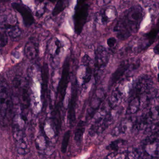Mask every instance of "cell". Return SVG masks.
<instances>
[{
  "label": "cell",
  "instance_id": "cell-9",
  "mask_svg": "<svg viewBox=\"0 0 159 159\" xmlns=\"http://www.w3.org/2000/svg\"><path fill=\"white\" fill-rule=\"evenodd\" d=\"M94 68L97 72L102 71L107 66L109 61V53L103 46L98 47L94 52Z\"/></svg>",
  "mask_w": 159,
  "mask_h": 159
},
{
  "label": "cell",
  "instance_id": "cell-22",
  "mask_svg": "<svg viewBox=\"0 0 159 159\" xmlns=\"http://www.w3.org/2000/svg\"><path fill=\"white\" fill-rule=\"evenodd\" d=\"M125 143H126V141L121 140V139L116 140V141L111 142L107 148V149L111 150L113 152L118 151L121 147L124 145Z\"/></svg>",
  "mask_w": 159,
  "mask_h": 159
},
{
  "label": "cell",
  "instance_id": "cell-4",
  "mask_svg": "<svg viewBox=\"0 0 159 159\" xmlns=\"http://www.w3.org/2000/svg\"><path fill=\"white\" fill-rule=\"evenodd\" d=\"M159 120V105L152 107L137 118L134 123L133 129L141 130Z\"/></svg>",
  "mask_w": 159,
  "mask_h": 159
},
{
  "label": "cell",
  "instance_id": "cell-12",
  "mask_svg": "<svg viewBox=\"0 0 159 159\" xmlns=\"http://www.w3.org/2000/svg\"><path fill=\"white\" fill-rule=\"evenodd\" d=\"M130 63L129 61H123L119 66L113 74L109 81L108 88L111 89L120 79L124 75L130 67Z\"/></svg>",
  "mask_w": 159,
  "mask_h": 159
},
{
  "label": "cell",
  "instance_id": "cell-24",
  "mask_svg": "<svg viewBox=\"0 0 159 159\" xmlns=\"http://www.w3.org/2000/svg\"><path fill=\"white\" fill-rule=\"evenodd\" d=\"M70 135L71 131L70 130L67 131L63 135L61 146V151L63 154L67 151Z\"/></svg>",
  "mask_w": 159,
  "mask_h": 159
},
{
  "label": "cell",
  "instance_id": "cell-1",
  "mask_svg": "<svg viewBox=\"0 0 159 159\" xmlns=\"http://www.w3.org/2000/svg\"><path fill=\"white\" fill-rule=\"evenodd\" d=\"M143 16V10L140 6L133 7L125 11L114 28L118 38L126 40L138 32Z\"/></svg>",
  "mask_w": 159,
  "mask_h": 159
},
{
  "label": "cell",
  "instance_id": "cell-27",
  "mask_svg": "<svg viewBox=\"0 0 159 159\" xmlns=\"http://www.w3.org/2000/svg\"><path fill=\"white\" fill-rule=\"evenodd\" d=\"M159 129V120H158L157 122L154 124H152L151 126H150L149 128H148L146 129V132H153Z\"/></svg>",
  "mask_w": 159,
  "mask_h": 159
},
{
  "label": "cell",
  "instance_id": "cell-28",
  "mask_svg": "<svg viewBox=\"0 0 159 159\" xmlns=\"http://www.w3.org/2000/svg\"><path fill=\"white\" fill-rule=\"evenodd\" d=\"M116 39L114 37H110L108 38L107 40V44L108 47L110 48H113L115 46L116 43Z\"/></svg>",
  "mask_w": 159,
  "mask_h": 159
},
{
  "label": "cell",
  "instance_id": "cell-2",
  "mask_svg": "<svg viewBox=\"0 0 159 159\" xmlns=\"http://www.w3.org/2000/svg\"><path fill=\"white\" fill-rule=\"evenodd\" d=\"M12 100L7 84L0 82V123L6 125L9 120L12 111Z\"/></svg>",
  "mask_w": 159,
  "mask_h": 159
},
{
  "label": "cell",
  "instance_id": "cell-8",
  "mask_svg": "<svg viewBox=\"0 0 159 159\" xmlns=\"http://www.w3.org/2000/svg\"><path fill=\"white\" fill-rule=\"evenodd\" d=\"M113 118L111 114H107L105 116L97 118L91 126L89 130V134L93 136L100 134L104 131L112 123Z\"/></svg>",
  "mask_w": 159,
  "mask_h": 159
},
{
  "label": "cell",
  "instance_id": "cell-6",
  "mask_svg": "<svg viewBox=\"0 0 159 159\" xmlns=\"http://www.w3.org/2000/svg\"><path fill=\"white\" fill-rule=\"evenodd\" d=\"M78 98V85L75 77L72 82L71 94L68 105V120L69 125L73 127L76 120V108Z\"/></svg>",
  "mask_w": 159,
  "mask_h": 159
},
{
  "label": "cell",
  "instance_id": "cell-31",
  "mask_svg": "<svg viewBox=\"0 0 159 159\" xmlns=\"http://www.w3.org/2000/svg\"><path fill=\"white\" fill-rule=\"evenodd\" d=\"M10 0H0V3H6L10 2Z\"/></svg>",
  "mask_w": 159,
  "mask_h": 159
},
{
  "label": "cell",
  "instance_id": "cell-5",
  "mask_svg": "<svg viewBox=\"0 0 159 159\" xmlns=\"http://www.w3.org/2000/svg\"><path fill=\"white\" fill-rule=\"evenodd\" d=\"M70 66V57H67L63 63L61 78L59 82L57 87V95L59 98L58 102L60 103L61 105L63 103L64 98L66 95V90L69 84Z\"/></svg>",
  "mask_w": 159,
  "mask_h": 159
},
{
  "label": "cell",
  "instance_id": "cell-15",
  "mask_svg": "<svg viewBox=\"0 0 159 159\" xmlns=\"http://www.w3.org/2000/svg\"><path fill=\"white\" fill-rule=\"evenodd\" d=\"M19 102L22 109H27L29 108L30 103V93L29 89L26 87L22 88L20 92Z\"/></svg>",
  "mask_w": 159,
  "mask_h": 159
},
{
  "label": "cell",
  "instance_id": "cell-17",
  "mask_svg": "<svg viewBox=\"0 0 159 159\" xmlns=\"http://www.w3.org/2000/svg\"><path fill=\"white\" fill-rule=\"evenodd\" d=\"M17 152L20 156H24L30 151L29 144L26 137H23L19 141L16 142Z\"/></svg>",
  "mask_w": 159,
  "mask_h": 159
},
{
  "label": "cell",
  "instance_id": "cell-7",
  "mask_svg": "<svg viewBox=\"0 0 159 159\" xmlns=\"http://www.w3.org/2000/svg\"><path fill=\"white\" fill-rule=\"evenodd\" d=\"M89 9V5L85 4L75 10V13L74 16L75 31V33L78 35L81 33L83 27L87 21Z\"/></svg>",
  "mask_w": 159,
  "mask_h": 159
},
{
  "label": "cell",
  "instance_id": "cell-25",
  "mask_svg": "<svg viewBox=\"0 0 159 159\" xmlns=\"http://www.w3.org/2000/svg\"><path fill=\"white\" fill-rule=\"evenodd\" d=\"M127 150H128V159H138L140 157L139 152L135 148H128Z\"/></svg>",
  "mask_w": 159,
  "mask_h": 159
},
{
  "label": "cell",
  "instance_id": "cell-34",
  "mask_svg": "<svg viewBox=\"0 0 159 159\" xmlns=\"http://www.w3.org/2000/svg\"><path fill=\"white\" fill-rule=\"evenodd\" d=\"M38 1H39V2H43V0H38Z\"/></svg>",
  "mask_w": 159,
  "mask_h": 159
},
{
  "label": "cell",
  "instance_id": "cell-11",
  "mask_svg": "<svg viewBox=\"0 0 159 159\" xmlns=\"http://www.w3.org/2000/svg\"><path fill=\"white\" fill-rule=\"evenodd\" d=\"M13 8L16 10L22 16L23 22L27 27L31 26L34 22V18L31 12L25 6L18 3H12Z\"/></svg>",
  "mask_w": 159,
  "mask_h": 159
},
{
  "label": "cell",
  "instance_id": "cell-21",
  "mask_svg": "<svg viewBox=\"0 0 159 159\" xmlns=\"http://www.w3.org/2000/svg\"><path fill=\"white\" fill-rule=\"evenodd\" d=\"M68 3L67 0H58L52 11L53 16H57L62 12L67 7Z\"/></svg>",
  "mask_w": 159,
  "mask_h": 159
},
{
  "label": "cell",
  "instance_id": "cell-20",
  "mask_svg": "<svg viewBox=\"0 0 159 159\" xmlns=\"http://www.w3.org/2000/svg\"><path fill=\"white\" fill-rule=\"evenodd\" d=\"M106 159H128V150L115 151L108 154Z\"/></svg>",
  "mask_w": 159,
  "mask_h": 159
},
{
  "label": "cell",
  "instance_id": "cell-33",
  "mask_svg": "<svg viewBox=\"0 0 159 159\" xmlns=\"http://www.w3.org/2000/svg\"><path fill=\"white\" fill-rule=\"evenodd\" d=\"M48 1L51 2L53 3H54L56 2V0H48Z\"/></svg>",
  "mask_w": 159,
  "mask_h": 159
},
{
  "label": "cell",
  "instance_id": "cell-30",
  "mask_svg": "<svg viewBox=\"0 0 159 159\" xmlns=\"http://www.w3.org/2000/svg\"><path fill=\"white\" fill-rule=\"evenodd\" d=\"M154 52L157 55H159V42L154 48Z\"/></svg>",
  "mask_w": 159,
  "mask_h": 159
},
{
  "label": "cell",
  "instance_id": "cell-14",
  "mask_svg": "<svg viewBox=\"0 0 159 159\" xmlns=\"http://www.w3.org/2000/svg\"><path fill=\"white\" fill-rule=\"evenodd\" d=\"M134 121L129 120H125L121 121L113 130L111 134L113 136H117L121 134H125L130 130L133 129Z\"/></svg>",
  "mask_w": 159,
  "mask_h": 159
},
{
  "label": "cell",
  "instance_id": "cell-10",
  "mask_svg": "<svg viewBox=\"0 0 159 159\" xmlns=\"http://www.w3.org/2000/svg\"><path fill=\"white\" fill-rule=\"evenodd\" d=\"M159 33V19L155 27L144 35V38L139 43L136 51L140 52L149 47L156 40Z\"/></svg>",
  "mask_w": 159,
  "mask_h": 159
},
{
  "label": "cell",
  "instance_id": "cell-23",
  "mask_svg": "<svg viewBox=\"0 0 159 159\" xmlns=\"http://www.w3.org/2000/svg\"><path fill=\"white\" fill-rule=\"evenodd\" d=\"M157 142H159V129L152 132L149 136H148L144 140L143 143V145H144L147 144L157 143Z\"/></svg>",
  "mask_w": 159,
  "mask_h": 159
},
{
  "label": "cell",
  "instance_id": "cell-32",
  "mask_svg": "<svg viewBox=\"0 0 159 159\" xmlns=\"http://www.w3.org/2000/svg\"><path fill=\"white\" fill-rule=\"evenodd\" d=\"M158 67L159 70L158 75V82H159V61L158 62Z\"/></svg>",
  "mask_w": 159,
  "mask_h": 159
},
{
  "label": "cell",
  "instance_id": "cell-13",
  "mask_svg": "<svg viewBox=\"0 0 159 159\" xmlns=\"http://www.w3.org/2000/svg\"><path fill=\"white\" fill-rule=\"evenodd\" d=\"M49 70L48 65L47 63H44L42 68V99L43 102V107L47 106L48 95V85L49 79Z\"/></svg>",
  "mask_w": 159,
  "mask_h": 159
},
{
  "label": "cell",
  "instance_id": "cell-29",
  "mask_svg": "<svg viewBox=\"0 0 159 159\" xmlns=\"http://www.w3.org/2000/svg\"><path fill=\"white\" fill-rule=\"evenodd\" d=\"M87 0H77V4H76V6H75V10L78 9L80 7L83 5V4Z\"/></svg>",
  "mask_w": 159,
  "mask_h": 159
},
{
  "label": "cell",
  "instance_id": "cell-26",
  "mask_svg": "<svg viewBox=\"0 0 159 159\" xmlns=\"http://www.w3.org/2000/svg\"><path fill=\"white\" fill-rule=\"evenodd\" d=\"M7 42L8 39L7 34L0 31V48L5 46L7 44Z\"/></svg>",
  "mask_w": 159,
  "mask_h": 159
},
{
  "label": "cell",
  "instance_id": "cell-19",
  "mask_svg": "<svg viewBox=\"0 0 159 159\" xmlns=\"http://www.w3.org/2000/svg\"><path fill=\"white\" fill-rule=\"evenodd\" d=\"M85 130V122L83 121H80L75 134V140L77 143H80L82 141Z\"/></svg>",
  "mask_w": 159,
  "mask_h": 159
},
{
  "label": "cell",
  "instance_id": "cell-16",
  "mask_svg": "<svg viewBox=\"0 0 159 159\" xmlns=\"http://www.w3.org/2000/svg\"><path fill=\"white\" fill-rule=\"evenodd\" d=\"M145 152L150 157H159V142L147 144L144 145Z\"/></svg>",
  "mask_w": 159,
  "mask_h": 159
},
{
  "label": "cell",
  "instance_id": "cell-18",
  "mask_svg": "<svg viewBox=\"0 0 159 159\" xmlns=\"http://www.w3.org/2000/svg\"><path fill=\"white\" fill-rule=\"evenodd\" d=\"M25 53L26 57L30 59L35 58L38 54L37 47L35 44L32 42H28L25 45Z\"/></svg>",
  "mask_w": 159,
  "mask_h": 159
},
{
  "label": "cell",
  "instance_id": "cell-3",
  "mask_svg": "<svg viewBox=\"0 0 159 159\" xmlns=\"http://www.w3.org/2000/svg\"><path fill=\"white\" fill-rule=\"evenodd\" d=\"M153 84V79L149 75H141L132 88L129 100L135 99L142 101L145 95L151 90Z\"/></svg>",
  "mask_w": 159,
  "mask_h": 159
}]
</instances>
